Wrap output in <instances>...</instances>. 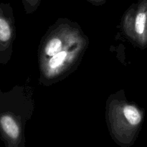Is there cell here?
<instances>
[{
  "label": "cell",
  "instance_id": "obj_1",
  "mask_svg": "<svg viewBox=\"0 0 147 147\" xmlns=\"http://www.w3.org/2000/svg\"><path fill=\"white\" fill-rule=\"evenodd\" d=\"M86 47V40L75 35L65 47L55 55L40 62L43 78L54 82L63 78L75 65L79 62Z\"/></svg>",
  "mask_w": 147,
  "mask_h": 147
},
{
  "label": "cell",
  "instance_id": "obj_5",
  "mask_svg": "<svg viewBox=\"0 0 147 147\" xmlns=\"http://www.w3.org/2000/svg\"><path fill=\"white\" fill-rule=\"evenodd\" d=\"M40 0H22V2L26 9H31V7H37L40 3Z\"/></svg>",
  "mask_w": 147,
  "mask_h": 147
},
{
  "label": "cell",
  "instance_id": "obj_3",
  "mask_svg": "<svg viewBox=\"0 0 147 147\" xmlns=\"http://www.w3.org/2000/svg\"><path fill=\"white\" fill-rule=\"evenodd\" d=\"M134 11L131 21V37L142 47L147 46V0H139L132 6Z\"/></svg>",
  "mask_w": 147,
  "mask_h": 147
},
{
  "label": "cell",
  "instance_id": "obj_6",
  "mask_svg": "<svg viewBox=\"0 0 147 147\" xmlns=\"http://www.w3.org/2000/svg\"><path fill=\"white\" fill-rule=\"evenodd\" d=\"M88 1L96 5H100V4H103L106 1V0H88Z\"/></svg>",
  "mask_w": 147,
  "mask_h": 147
},
{
  "label": "cell",
  "instance_id": "obj_4",
  "mask_svg": "<svg viewBox=\"0 0 147 147\" xmlns=\"http://www.w3.org/2000/svg\"><path fill=\"white\" fill-rule=\"evenodd\" d=\"M74 36V32L71 34L69 32H60L51 34L46 39L45 43L42 45L40 50V62L44 61L57 54L65 47L66 45Z\"/></svg>",
  "mask_w": 147,
  "mask_h": 147
},
{
  "label": "cell",
  "instance_id": "obj_2",
  "mask_svg": "<svg viewBox=\"0 0 147 147\" xmlns=\"http://www.w3.org/2000/svg\"><path fill=\"white\" fill-rule=\"evenodd\" d=\"M15 38L13 10L9 4L0 3V63L9 62Z\"/></svg>",
  "mask_w": 147,
  "mask_h": 147
}]
</instances>
